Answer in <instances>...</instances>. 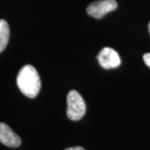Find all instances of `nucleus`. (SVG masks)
Masks as SVG:
<instances>
[{"mask_svg": "<svg viewBox=\"0 0 150 150\" xmlns=\"http://www.w3.org/2000/svg\"><path fill=\"white\" fill-rule=\"evenodd\" d=\"M17 85L28 98H33L37 96L41 88V80L35 68L32 65L23 66L17 77Z\"/></svg>", "mask_w": 150, "mask_h": 150, "instance_id": "1", "label": "nucleus"}, {"mask_svg": "<svg viewBox=\"0 0 150 150\" xmlns=\"http://www.w3.org/2000/svg\"><path fill=\"white\" fill-rule=\"evenodd\" d=\"M67 116L70 120L79 121L86 112V103L80 93L76 90L69 92L67 96Z\"/></svg>", "mask_w": 150, "mask_h": 150, "instance_id": "2", "label": "nucleus"}, {"mask_svg": "<svg viewBox=\"0 0 150 150\" xmlns=\"http://www.w3.org/2000/svg\"><path fill=\"white\" fill-rule=\"evenodd\" d=\"M118 4L115 0H100L92 3L87 7V13L95 18H101L108 13L115 10Z\"/></svg>", "mask_w": 150, "mask_h": 150, "instance_id": "3", "label": "nucleus"}, {"mask_svg": "<svg viewBox=\"0 0 150 150\" xmlns=\"http://www.w3.org/2000/svg\"><path fill=\"white\" fill-rule=\"evenodd\" d=\"M99 65L105 69H115L121 64V59L118 54L111 48H103L97 56Z\"/></svg>", "mask_w": 150, "mask_h": 150, "instance_id": "4", "label": "nucleus"}, {"mask_svg": "<svg viewBox=\"0 0 150 150\" xmlns=\"http://www.w3.org/2000/svg\"><path fill=\"white\" fill-rule=\"evenodd\" d=\"M0 143L9 148H18L21 144V139L8 125L0 123Z\"/></svg>", "mask_w": 150, "mask_h": 150, "instance_id": "5", "label": "nucleus"}, {"mask_svg": "<svg viewBox=\"0 0 150 150\" xmlns=\"http://www.w3.org/2000/svg\"><path fill=\"white\" fill-rule=\"evenodd\" d=\"M9 27L4 19L0 20V53H2L7 47L9 40Z\"/></svg>", "mask_w": 150, "mask_h": 150, "instance_id": "6", "label": "nucleus"}, {"mask_svg": "<svg viewBox=\"0 0 150 150\" xmlns=\"http://www.w3.org/2000/svg\"><path fill=\"white\" fill-rule=\"evenodd\" d=\"M145 64L147 65L149 68H150V54H145L143 57Z\"/></svg>", "mask_w": 150, "mask_h": 150, "instance_id": "7", "label": "nucleus"}, {"mask_svg": "<svg viewBox=\"0 0 150 150\" xmlns=\"http://www.w3.org/2000/svg\"><path fill=\"white\" fill-rule=\"evenodd\" d=\"M65 150H85V149H83L82 147H79V146H77V147L68 148V149H66Z\"/></svg>", "mask_w": 150, "mask_h": 150, "instance_id": "8", "label": "nucleus"}, {"mask_svg": "<svg viewBox=\"0 0 150 150\" xmlns=\"http://www.w3.org/2000/svg\"><path fill=\"white\" fill-rule=\"evenodd\" d=\"M149 33H150V22H149Z\"/></svg>", "mask_w": 150, "mask_h": 150, "instance_id": "9", "label": "nucleus"}]
</instances>
